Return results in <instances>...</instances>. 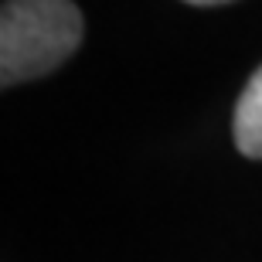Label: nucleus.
<instances>
[{
  "label": "nucleus",
  "instance_id": "nucleus-1",
  "mask_svg": "<svg viewBox=\"0 0 262 262\" xmlns=\"http://www.w3.org/2000/svg\"><path fill=\"white\" fill-rule=\"evenodd\" d=\"M82 10L72 0H7L0 10V82L17 85L55 72L82 45Z\"/></svg>",
  "mask_w": 262,
  "mask_h": 262
},
{
  "label": "nucleus",
  "instance_id": "nucleus-2",
  "mask_svg": "<svg viewBox=\"0 0 262 262\" xmlns=\"http://www.w3.org/2000/svg\"><path fill=\"white\" fill-rule=\"evenodd\" d=\"M232 133H235V146L249 160H262V65L255 68V75L249 78V85L238 96Z\"/></svg>",
  "mask_w": 262,
  "mask_h": 262
},
{
  "label": "nucleus",
  "instance_id": "nucleus-3",
  "mask_svg": "<svg viewBox=\"0 0 262 262\" xmlns=\"http://www.w3.org/2000/svg\"><path fill=\"white\" fill-rule=\"evenodd\" d=\"M184 4H194V7H218V4H232V0H184Z\"/></svg>",
  "mask_w": 262,
  "mask_h": 262
}]
</instances>
